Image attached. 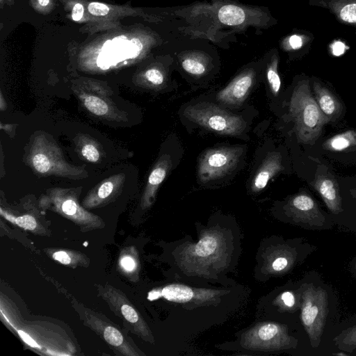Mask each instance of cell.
Returning <instances> with one entry per match:
<instances>
[{"instance_id": "7", "label": "cell", "mask_w": 356, "mask_h": 356, "mask_svg": "<svg viewBox=\"0 0 356 356\" xmlns=\"http://www.w3.org/2000/svg\"><path fill=\"white\" fill-rule=\"evenodd\" d=\"M297 341L291 337L287 327L276 323H263L248 331L243 337L242 346L259 350H281L295 348Z\"/></svg>"}, {"instance_id": "15", "label": "cell", "mask_w": 356, "mask_h": 356, "mask_svg": "<svg viewBox=\"0 0 356 356\" xmlns=\"http://www.w3.org/2000/svg\"><path fill=\"white\" fill-rule=\"evenodd\" d=\"M172 166L169 155L163 154L157 161L147 179L146 187L142 197V206L149 207L154 200L160 185L164 181Z\"/></svg>"}, {"instance_id": "20", "label": "cell", "mask_w": 356, "mask_h": 356, "mask_svg": "<svg viewBox=\"0 0 356 356\" xmlns=\"http://www.w3.org/2000/svg\"><path fill=\"white\" fill-rule=\"evenodd\" d=\"M182 68L189 74L200 76L205 74L209 67V58L202 52L188 51L181 55Z\"/></svg>"}, {"instance_id": "21", "label": "cell", "mask_w": 356, "mask_h": 356, "mask_svg": "<svg viewBox=\"0 0 356 356\" xmlns=\"http://www.w3.org/2000/svg\"><path fill=\"white\" fill-rule=\"evenodd\" d=\"M140 85L154 89L164 86L167 80V74L163 67L152 64L143 70L138 76Z\"/></svg>"}, {"instance_id": "19", "label": "cell", "mask_w": 356, "mask_h": 356, "mask_svg": "<svg viewBox=\"0 0 356 356\" xmlns=\"http://www.w3.org/2000/svg\"><path fill=\"white\" fill-rule=\"evenodd\" d=\"M124 182V175H114L102 181L86 197L84 204L91 207L110 197Z\"/></svg>"}, {"instance_id": "32", "label": "cell", "mask_w": 356, "mask_h": 356, "mask_svg": "<svg viewBox=\"0 0 356 356\" xmlns=\"http://www.w3.org/2000/svg\"><path fill=\"white\" fill-rule=\"evenodd\" d=\"M122 313L124 317L129 322L135 323L138 321V315L131 306L124 305L121 307Z\"/></svg>"}, {"instance_id": "35", "label": "cell", "mask_w": 356, "mask_h": 356, "mask_svg": "<svg viewBox=\"0 0 356 356\" xmlns=\"http://www.w3.org/2000/svg\"><path fill=\"white\" fill-rule=\"evenodd\" d=\"M53 257L63 264H68L70 263L71 259L69 255L63 251L56 252L53 254Z\"/></svg>"}, {"instance_id": "31", "label": "cell", "mask_w": 356, "mask_h": 356, "mask_svg": "<svg viewBox=\"0 0 356 356\" xmlns=\"http://www.w3.org/2000/svg\"><path fill=\"white\" fill-rule=\"evenodd\" d=\"M15 221L19 227L29 230L34 229L37 225L35 218L30 215L19 216L15 218Z\"/></svg>"}, {"instance_id": "37", "label": "cell", "mask_w": 356, "mask_h": 356, "mask_svg": "<svg viewBox=\"0 0 356 356\" xmlns=\"http://www.w3.org/2000/svg\"><path fill=\"white\" fill-rule=\"evenodd\" d=\"M18 334H19L20 337L24 340V342H26L28 345H29L31 347H38V345L35 343V341L32 339L29 335L26 334L22 330H18Z\"/></svg>"}, {"instance_id": "33", "label": "cell", "mask_w": 356, "mask_h": 356, "mask_svg": "<svg viewBox=\"0 0 356 356\" xmlns=\"http://www.w3.org/2000/svg\"><path fill=\"white\" fill-rule=\"evenodd\" d=\"M289 266V260L284 257H277L272 263V269L276 272L284 270Z\"/></svg>"}, {"instance_id": "24", "label": "cell", "mask_w": 356, "mask_h": 356, "mask_svg": "<svg viewBox=\"0 0 356 356\" xmlns=\"http://www.w3.org/2000/svg\"><path fill=\"white\" fill-rule=\"evenodd\" d=\"M67 16L71 20L88 26L91 22L90 16L87 10L86 0H59Z\"/></svg>"}, {"instance_id": "23", "label": "cell", "mask_w": 356, "mask_h": 356, "mask_svg": "<svg viewBox=\"0 0 356 356\" xmlns=\"http://www.w3.org/2000/svg\"><path fill=\"white\" fill-rule=\"evenodd\" d=\"M356 147V130H348L336 134L325 141L324 149L330 152H342Z\"/></svg>"}, {"instance_id": "3", "label": "cell", "mask_w": 356, "mask_h": 356, "mask_svg": "<svg viewBox=\"0 0 356 356\" xmlns=\"http://www.w3.org/2000/svg\"><path fill=\"white\" fill-rule=\"evenodd\" d=\"M28 161L35 172L44 176L54 175L71 179H81L88 176L84 168L67 163L60 147L49 140L45 134L34 137Z\"/></svg>"}, {"instance_id": "42", "label": "cell", "mask_w": 356, "mask_h": 356, "mask_svg": "<svg viewBox=\"0 0 356 356\" xmlns=\"http://www.w3.org/2000/svg\"><path fill=\"white\" fill-rule=\"evenodd\" d=\"M353 270L356 272V260L353 262Z\"/></svg>"}, {"instance_id": "6", "label": "cell", "mask_w": 356, "mask_h": 356, "mask_svg": "<svg viewBox=\"0 0 356 356\" xmlns=\"http://www.w3.org/2000/svg\"><path fill=\"white\" fill-rule=\"evenodd\" d=\"M87 10L91 22L82 27V32L92 35L99 31L119 29L120 19L126 17H139L147 22H156V16L148 15L140 8L129 5H113L86 0Z\"/></svg>"}, {"instance_id": "2", "label": "cell", "mask_w": 356, "mask_h": 356, "mask_svg": "<svg viewBox=\"0 0 356 356\" xmlns=\"http://www.w3.org/2000/svg\"><path fill=\"white\" fill-rule=\"evenodd\" d=\"M289 113L298 140L304 144L313 145L319 138L323 126L328 122L310 92L307 79L299 81L294 88Z\"/></svg>"}, {"instance_id": "29", "label": "cell", "mask_w": 356, "mask_h": 356, "mask_svg": "<svg viewBox=\"0 0 356 356\" xmlns=\"http://www.w3.org/2000/svg\"><path fill=\"white\" fill-rule=\"evenodd\" d=\"M29 1L33 9L42 15L49 14L56 7L54 0H29Z\"/></svg>"}, {"instance_id": "8", "label": "cell", "mask_w": 356, "mask_h": 356, "mask_svg": "<svg viewBox=\"0 0 356 356\" xmlns=\"http://www.w3.org/2000/svg\"><path fill=\"white\" fill-rule=\"evenodd\" d=\"M241 154L242 148L238 146L207 149L199 159V180L206 183L227 175L235 168Z\"/></svg>"}, {"instance_id": "4", "label": "cell", "mask_w": 356, "mask_h": 356, "mask_svg": "<svg viewBox=\"0 0 356 356\" xmlns=\"http://www.w3.org/2000/svg\"><path fill=\"white\" fill-rule=\"evenodd\" d=\"M184 115L205 129L222 135L238 136L246 127L244 120L218 106L200 103L186 108Z\"/></svg>"}, {"instance_id": "5", "label": "cell", "mask_w": 356, "mask_h": 356, "mask_svg": "<svg viewBox=\"0 0 356 356\" xmlns=\"http://www.w3.org/2000/svg\"><path fill=\"white\" fill-rule=\"evenodd\" d=\"M301 320L309 335L312 346L321 341L328 312L327 293L313 284L305 285L302 290Z\"/></svg>"}, {"instance_id": "38", "label": "cell", "mask_w": 356, "mask_h": 356, "mask_svg": "<svg viewBox=\"0 0 356 356\" xmlns=\"http://www.w3.org/2000/svg\"><path fill=\"white\" fill-rule=\"evenodd\" d=\"M7 108L6 100L4 99L3 95L1 91L0 93V110L1 111H5Z\"/></svg>"}, {"instance_id": "36", "label": "cell", "mask_w": 356, "mask_h": 356, "mask_svg": "<svg viewBox=\"0 0 356 356\" xmlns=\"http://www.w3.org/2000/svg\"><path fill=\"white\" fill-rule=\"evenodd\" d=\"M121 264L127 270H132L135 267L134 259L129 257H124L121 261Z\"/></svg>"}, {"instance_id": "26", "label": "cell", "mask_w": 356, "mask_h": 356, "mask_svg": "<svg viewBox=\"0 0 356 356\" xmlns=\"http://www.w3.org/2000/svg\"><path fill=\"white\" fill-rule=\"evenodd\" d=\"M53 194L55 204L65 214L74 216L86 213L72 197L60 196L58 189H54Z\"/></svg>"}, {"instance_id": "10", "label": "cell", "mask_w": 356, "mask_h": 356, "mask_svg": "<svg viewBox=\"0 0 356 356\" xmlns=\"http://www.w3.org/2000/svg\"><path fill=\"white\" fill-rule=\"evenodd\" d=\"M286 209L289 215L297 222H301L311 229H323L325 223L314 200L306 193H299L288 202Z\"/></svg>"}, {"instance_id": "27", "label": "cell", "mask_w": 356, "mask_h": 356, "mask_svg": "<svg viewBox=\"0 0 356 356\" xmlns=\"http://www.w3.org/2000/svg\"><path fill=\"white\" fill-rule=\"evenodd\" d=\"M336 346L348 353L356 348V325L344 330L334 339Z\"/></svg>"}, {"instance_id": "9", "label": "cell", "mask_w": 356, "mask_h": 356, "mask_svg": "<svg viewBox=\"0 0 356 356\" xmlns=\"http://www.w3.org/2000/svg\"><path fill=\"white\" fill-rule=\"evenodd\" d=\"M223 292L225 291L195 289L184 284H172L165 286L161 289L150 291L148 299L153 300L163 297L170 302L201 305L213 302Z\"/></svg>"}, {"instance_id": "18", "label": "cell", "mask_w": 356, "mask_h": 356, "mask_svg": "<svg viewBox=\"0 0 356 356\" xmlns=\"http://www.w3.org/2000/svg\"><path fill=\"white\" fill-rule=\"evenodd\" d=\"M282 169L281 154L278 152L268 154L254 175L252 181V190L254 192L263 190L270 179Z\"/></svg>"}, {"instance_id": "39", "label": "cell", "mask_w": 356, "mask_h": 356, "mask_svg": "<svg viewBox=\"0 0 356 356\" xmlns=\"http://www.w3.org/2000/svg\"><path fill=\"white\" fill-rule=\"evenodd\" d=\"M1 8L4 5L12 6L14 4V0H0Z\"/></svg>"}, {"instance_id": "41", "label": "cell", "mask_w": 356, "mask_h": 356, "mask_svg": "<svg viewBox=\"0 0 356 356\" xmlns=\"http://www.w3.org/2000/svg\"><path fill=\"white\" fill-rule=\"evenodd\" d=\"M334 355H345L346 356L348 354L346 353H334Z\"/></svg>"}, {"instance_id": "28", "label": "cell", "mask_w": 356, "mask_h": 356, "mask_svg": "<svg viewBox=\"0 0 356 356\" xmlns=\"http://www.w3.org/2000/svg\"><path fill=\"white\" fill-rule=\"evenodd\" d=\"M79 142V147L83 158L91 163L97 162L101 157V153L96 143L89 138H82Z\"/></svg>"}, {"instance_id": "34", "label": "cell", "mask_w": 356, "mask_h": 356, "mask_svg": "<svg viewBox=\"0 0 356 356\" xmlns=\"http://www.w3.org/2000/svg\"><path fill=\"white\" fill-rule=\"evenodd\" d=\"M280 299L284 305L288 308H291L295 305V296L291 291H285L282 293L280 296Z\"/></svg>"}, {"instance_id": "12", "label": "cell", "mask_w": 356, "mask_h": 356, "mask_svg": "<svg viewBox=\"0 0 356 356\" xmlns=\"http://www.w3.org/2000/svg\"><path fill=\"white\" fill-rule=\"evenodd\" d=\"M255 77L256 73L253 69L243 70L218 92L216 99L224 105L240 106L253 87Z\"/></svg>"}, {"instance_id": "1", "label": "cell", "mask_w": 356, "mask_h": 356, "mask_svg": "<svg viewBox=\"0 0 356 356\" xmlns=\"http://www.w3.org/2000/svg\"><path fill=\"white\" fill-rule=\"evenodd\" d=\"M229 246L223 233L209 230L196 243L185 245L179 254L182 269L191 274L210 275L227 265Z\"/></svg>"}, {"instance_id": "11", "label": "cell", "mask_w": 356, "mask_h": 356, "mask_svg": "<svg viewBox=\"0 0 356 356\" xmlns=\"http://www.w3.org/2000/svg\"><path fill=\"white\" fill-rule=\"evenodd\" d=\"M312 184L331 213L339 214L343 211L338 182L326 166H318Z\"/></svg>"}, {"instance_id": "14", "label": "cell", "mask_w": 356, "mask_h": 356, "mask_svg": "<svg viewBox=\"0 0 356 356\" xmlns=\"http://www.w3.org/2000/svg\"><path fill=\"white\" fill-rule=\"evenodd\" d=\"M79 97L86 108L91 113L111 119H122L111 101L106 96V92H91L89 89L79 90Z\"/></svg>"}, {"instance_id": "13", "label": "cell", "mask_w": 356, "mask_h": 356, "mask_svg": "<svg viewBox=\"0 0 356 356\" xmlns=\"http://www.w3.org/2000/svg\"><path fill=\"white\" fill-rule=\"evenodd\" d=\"M308 3L327 10L338 22L353 27L356 34V0H309Z\"/></svg>"}, {"instance_id": "17", "label": "cell", "mask_w": 356, "mask_h": 356, "mask_svg": "<svg viewBox=\"0 0 356 356\" xmlns=\"http://www.w3.org/2000/svg\"><path fill=\"white\" fill-rule=\"evenodd\" d=\"M315 99L327 122L336 120L341 115L342 106L337 97L317 80L313 81Z\"/></svg>"}, {"instance_id": "22", "label": "cell", "mask_w": 356, "mask_h": 356, "mask_svg": "<svg viewBox=\"0 0 356 356\" xmlns=\"http://www.w3.org/2000/svg\"><path fill=\"white\" fill-rule=\"evenodd\" d=\"M220 23L232 26H239L248 22L245 10L241 6L233 4L223 5L217 13Z\"/></svg>"}, {"instance_id": "30", "label": "cell", "mask_w": 356, "mask_h": 356, "mask_svg": "<svg viewBox=\"0 0 356 356\" xmlns=\"http://www.w3.org/2000/svg\"><path fill=\"white\" fill-rule=\"evenodd\" d=\"M104 337L111 345L118 346L123 342L122 334L115 328L108 326L104 330Z\"/></svg>"}, {"instance_id": "25", "label": "cell", "mask_w": 356, "mask_h": 356, "mask_svg": "<svg viewBox=\"0 0 356 356\" xmlns=\"http://www.w3.org/2000/svg\"><path fill=\"white\" fill-rule=\"evenodd\" d=\"M279 54L276 49L271 51L266 67V79L271 92L277 96L281 88V79L278 73Z\"/></svg>"}, {"instance_id": "40", "label": "cell", "mask_w": 356, "mask_h": 356, "mask_svg": "<svg viewBox=\"0 0 356 356\" xmlns=\"http://www.w3.org/2000/svg\"><path fill=\"white\" fill-rule=\"evenodd\" d=\"M350 194L356 200V188L351 189Z\"/></svg>"}, {"instance_id": "16", "label": "cell", "mask_w": 356, "mask_h": 356, "mask_svg": "<svg viewBox=\"0 0 356 356\" xmlns=\"http://www.w3.org/2000/svg\"><path fill=\"white\" fill-rule=\"evenodd\" d=\"M314 34L305 29H293L280 41V47L291 56H304L310 50Z\"/></svg>"}]
</instances>
